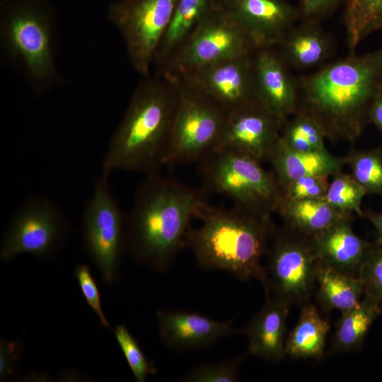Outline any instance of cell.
I'll list each match as a JSON object with an SVG mask.
<instances>
[{
  "mask_svg": "<svg viewBox=\"0 0 382 382\" xmlns=\"http://www.w3.org/2000/svg\"><path fill=\"white\" fill-rule=\"evenodd\" d=\"M296 79V112L313 118L326 138L354 143L370 123L371 106L382 88V47L349 52Z\"/></svg>",
  "mask_w": 382,
  "mask_h": 382,
  "instance_id": "6da1fadb",
  "label": "cell"
},
{
  "mask_svg": "<svg viewBox=\"0 0 382 382\" xmlns=\"http://www.w3.org/2000/svg\"><path fill=\"white\" fill-rule=\"evenodd\" d=\"M146 176L127 215L126 253L164 272L186 245L190 221L205 201L202 192L189 185L156 173Z\"/></svg>",
  "mask_w": 382,
  "mask_h": 382,
  "instance_id": "7a4b0ae2",
  "label": "cell"
},
{
  "mask_svg": "<svg viewBox=\"0 0 382 382\" xmlns=\"http://www.w3.org/2000/svg\"><path fill=\"white\" fill-rule=\"evenodd\" d=\"M178 103L174 81L145 78L135 88L102 162L101 173H156L165 166Z\"/></svg>",
  "mask_w": 382,
  "mask_h": 382,
  "instance_id": "3957f363",
  "label": "cell"
},
{
  "mask_svg": "<svg viewBox=\"0 0 382 382\" xmlns=\"http://www.w3.org/2000/svg\"><path fill=\"white\" fill-rule=\"evenodd\" d=\"M201 226L190 230L189 246L200 267L223 270L241 280L263 277L261 259L277 228L270 214L237 206L224 209L206 202L197 214Z\"/></svg>",
  "mask_w": 382,
  "mask_h": 382,
  "instance_id": "277c9868",
  "label": "cell"
},
{
  "mask_svg": "<svg viewBox=\"0 0 382 382\" xmlns=\"http://www.w3.org/2000/svg\"><path fill=\"white\" fill-rule=\"evenodd\" d=\"M0 46L37 94L66 83L57 65V18L48 0H1Z\"/></svg>",
  "mask_w": 382,
  "mask_h": 382,
  "instance_id": "5b68a950",
  "label": "cell"
},
{
  "mask_svg": "<svg viewBox=\"0 0 382 382\" xmlns=\"http://www.w3.org/2000/svg\"><path fill=\"white\" fill-rule=\"evenodd\" d=\"M201 163L205 186L212 192L248 211L277 213L282 191L272 171L265 170L261 162L242 153L219 149Z\"/></svg>",
  "mask_w": 382,
  "mask_h": 382,
  "instance_id": "8992f818",
  "label": "cell"
},
{
  "mask_svg": "<svg viewBox=\"0 0 382 382\" xmlns=\"http://www.w3.org/2000/svg\"><path fill=\"white\" fill-rule=\"evenodd\" d=\"M172 81L178 103L165 165L202 162L216 151L226 112L183 79Z\"/></svg>",
  "mask_w": 382,
  "mask_h": 382,
  "instance_id": "52a82bcc",
  "label": "cell"
},
{
  "mask_svg": "<svg viewBox=\"0 0 382 382\" xmlns=\"http://www.w3.org/2000/svg\"><path fill=\"white\" fill-rule=\"evenodd\" d=\"M272 239L260 281L266 296L290 306L304 304L317 282L320 257L314 238L284 226Z\"/></svg>",
  "mask_w": 382,
  "mask_h": 382,
  "instance_id": "ba28073f",
  "label": "cell"
},
{
  "mask_svg": "<svg viewBox=\"0 0 382 382\" xmlns=\"http://www.w3.org/2000/svg\"><path fill=\"white\" fill-rule=\"evenodd\" d=\"M110 176L100 174L83 207L81 233L83 248L108 284L116 282L126 253L127 215L113 195Z\"/></svg>",
  "mask_w": 382,
  "mask_h": 382,
  "instance_id": "9c48e42d",
  "label": "cell"
},
{
  "mask_svg": "<svg viewBox=\"0 0 382 382\" xmlns=\"http://www.w3.org/2000/svg\"><path fill=\"white\" fill-rule=\"evenodd\" d=\"M255 50L239 26L217 4L160 67L163 77L182 78L210 64Z\"/></svg>",
  "mask_w": 382,
  "mask_h": 382,
  "instance_id": "30bf717a",
  "label": "cell"
},
{
  "mask_svg": "<svg viewBox=\"0 0 382 382\" xmlns=\"http://www.w3.org/2000/svg\"><path fill=\"white\" fill-rule=\"evenodd\" d=\"M70 230L69 221L52 199L34 196L25 200L11 218L0 246L1 260L21 254L37 258L53 256L62 248Z\"/></svg>",
  "mask_w": 382,
  "mask_h": 382,
  "instance_id": "8fae6325",
  "label": "cell"
},
{
  "mask_svg": "<svg viewBox=\"0 0 382 382\" xmlns=\"http://www.w3.org/2000/svg\"><path fill=\"white\" fill-rule=\"evenodd\" d=\"M177 0H120L107 18L122 37L134 71L149 77L159 44L170 24Z\"/></svg>",
  "mask_w": 382,
  "mask_h": 382,
  "instance_id": "7c38bea8",
  "label": "cell"
},
{
  "mask_svg": "<svg viewBox=\"0 0 382 382\" xmlns=\"http://www.w3.org/2000/svg\"><path fill=\"white\" fill-rule=\"evenodd\" d=\"M284 120L257 100L248 103L226 112L216 151L229 149L261 163L268 161Z\"/></svg>",
  "mask_w": 382,
  "mask_h": 382,
  "instance_id": "4fadbf2b",
  "label": "cell"
},
{
  "mask_svg": "<svg viewBox=\"0 0 382 382\" xmlns=\"http://www.w3.org/2000/svg\"><path fill=\"white\" fill-rule=\"evenodd\" d=\"M255 49L277 47L299 21L296 6L287 0H216Z\"/></svg>",
  "mask_w": 382,
  "mask_h": 382,
  "instance_id": "5bb4252c",
  "label": "cell"
},
{
  "mask_svg": "<svg viewBox=\"0 0 382 382\" xmlns=\"http://www.w3.org/2000/svg\"><path fill=\"white\" fill-rule=\"evenodd\" d=\"M253 52L210 64L179 79L197 88L226 112H229L256 100Z\"/></svg>",
  "mask_w": 382,
  "mask_h": 382,
  "instance_id": "9a60e30c",
  "label": "cell"
},
{
  "mask_svg": "<svg viewBox=\"0 0 382 382\" xmlns=\"http://www.w3.org/2000/svg\"><path fill=\"white\" fill-rule=\"evenodd\" d=\"M255 98L286 120L296 111L297 79L274 47H260L252 53Z\"/></svg>",
  "mask_w": 382,
  "mask_h": 382,
  "instance_id": "2e32d148",
  "label": "cell"
},
{
  "mask_svg": "<svg viewBox=\"0 0 382 382\" xmlns=\"http://www.w3.org/2000/svg\"><path fill=\"white\" fill-rule=\"evenodd\" d=\"M158 332L168 347L190 349L207 347L234 332L231 322H219L186 311H158Z\"/></svg>",
  "mask_w": 382,
  "mask_h": 382,
  "instance_id": "e0dca14e",
  "label": "cell"
},
{
  "mask_svg": "<svg viewBox=\"0 0 382 382\" xmlns=\"http://www.w3.org/2000/svg\"><path fill=\"white\" fill-rule=\"evenodd\" d=\"M275 48L291 69L304 71L327 64L334 57L336 45L320 22L301 21Z\"/></svg>",
  "mask_w": 382,
  "mask_h": 382,
  "instance_id": "ac0fdd59",
  "label": "cell"
},
{
  "mask_svg": "<svg viewBox=\"0 0 382 382\" xmlns=\"http://www.w3.org/2000/svg\"><path fill=\"white\" fill-rule=\"evenodd\" d=\"M287 303L267 297L266 303L254 316L248 326L241 330L248 340V354L278 362L285 356Z\"/></svg>",
  "mask_w": 382,
  "mask_h": 382,
  "instance_id": "d6986e66",
  "label": "cell"
},
{
  "mask_svg": "<svg viewBox=\"0 0 382 382\" xmlns=\"http://www.w3.org/2000/svg\"><path fill=\"white\" fill-rule=\"evenodd\" d=\"M268 161L282 190L292 181L305 176L333 175L347 164L345 157L334 156L327 149L315 151L292 149L280 137L275 143Z\"/></svg>",
  "mask_w": 382,
  "mask_h": 382,
  "instance_id": "ffe728a7",
  "label": "cell"
},
{
  "mask_svg": "<svg viewBox=\"0 0 382 382\" xmlns=\"http://www.w3.org/2000/svg\"><path fill=\"white\" fill-rule=\"evenodd\" d=\"M353 217L342 219L314 238L320 259L337 272L359 277L366 251L371 244L353 231Z\"/></svg>",
  "mask_w": 382,
  "mask_h": 382,
  "instance_id": "44dd1931",
  "label": "cell"
},
{
  "mask_svg": "<svg viewBox=\"0 0 382 382\" xmlns=\"http://www.w3.org/2000/svg\"><path fill=\"white\" fill-rule=\"evenodd\" d=\"M277 213L284 226L311 238H316L336 222L352 214H343L323 198L287 200L282 199Z\"/></svg>",
  "mask_w": 382,
  "mask_h": 382,
  "instance_id": "7402d4cb",
  "label": "cell"
},
{
  "mask_svg": "<svg viewBox=\"0 0 382 382\" xmlns=\"http://www.w3.org/2000/svg\"><path fill=\"white\" fill-rule=\"evenodd\" d=\"M216 0H177L170 24L159 44L154 62L159 68L214 7Z\"/></svg>",
  "mask_w": 382,
  "mask_h": 382,
  "instance_id": "603a6c76",
  "label": "cell"
},
{
  "mask_svg": "<svg viewBox=\"0 0 382 382\" xmlns=\"http://www.w3.org/2000/svg\"><path fill=\"white\" fill-rule=\"evenodd\" d=\"M330 325L316 306H303L299 321L286 338L285 352L295 359H320Z\"/></svg>",
  "mask_w": 382,
  "mask_h": 382,
  "instance_id": "cb8c5ba5",
  "label": "cell"
},
{
  "mask_svg": "<svg viewBox=\"0 0 382 382\" xmlns=\"http://www.w3.org/2000/svg\"><path fill=\"white\" fill-rule=\"evenodd\" d=\"M319 284L318 300L326 310L337 309L342 313L357 306L364 294L359 277L337 272L320 259L317 270Z\"/></svg>",
  "mask_w": 382,
  "mask_h": 382,
  "instance_id": "d4e9b609",
  "label": "cell"
},
{
  "mask_svg": "<svg viewBox=\"0 0 382 382\" xmlns=\"http://www.w3.org/2000/svg\"><path fill=\"white\" fill-rule=\"evenodd\" d=\"M381 306L364 295L357 306L342 313L332 340L330 352H350L359 349L370 327L380 315Z\"/></svg>",
  "mask_w": 382,
  "mask_h": 382,
  "instance_id": "484cf974",
  "label": "cell"
},
{
  "mask_svg": "<svg viewBox=\"0 0 382 382\" xmlns=\"http://www.w3.org/2000/svg\"><path fill=\"white\" fill-rule=\"evenodd\" d=\"M342 21L349 52L370 35L382 30V0H345Z\"/></svg>",
  "mask_w": 382,
  "mask_h": 382,
  "instance_id": "4316f807",
  "label": "cell"
},
{
  "mask_svg": "<svg viewBox=\"0 0 382 382\" xmlns=\"http://www.w3.org/2000/svg\"><path fill=\"white\" fill-rule=\"evenodd\" d=\"M290 117L284 120L279 136L288 146L299 151L326 149L324 132L313 118L298 112Z\"/></svg>",
  "mask_w": 382,
  "mask_h": 382,
  "instance_id": "83f0119b",
  "label": "cell"
},
{
  "mask_svg": "<svg viewBox=\"0 0 382 382\" xmlns=\"http://www.w3.org/2000/svg\"><path fill=\"white\" fill-rule=\"evenodd\" d=\"M345 158L351 175L367 195H382V148L354 149Z\"/></svg>",
  "mask_w": 382,
  "mask_h": 382,
  "instance_id": "f1b7e54d",
  "label": "cell"
},
{
  "mask_svg": "<svg viewBox=\"0 0 382 382\" xmlns=\"http://www.w3.org/2000/svg\"><path fill=\"white\" fill-rule=\"evenodd\" d=\"M367 193L351 174L342 170L333 175L328 191L323 197L337 211L347 214L356 213L362 216V199Z\"/></svg>",
  "mask_w": 382,
  "mask_h": 382,
  "instance_id": "f546056e",
  "label": "cell"
},
{
  "mask_svg": "<svg viewBox=\"0 0 382 382\" xmlns=\"http://www.w3.org/2000/svg\"><path fill=\"white\" fill-rule=\"evenodd\" d=\"M114 334L137 381L144 382L148 376L156 374V368L125 325H117Z\"/></svg>",
  "mask_w": 382,
  "mask_h": 382,
  "instance_id": "4dcf8cb0",
  "label": "cell"
},
{
  "mask_svg": "<svg viewBox=\"0 0 382 382\" xmlns=\"http://www.w3.org/2000/svg\"><path fill=\"white\" fill-rule=\"evenodd\" d=\"M248 354L247 352L244 354L221 362L198 366L186 374L183 381L189 382L237 381L240 366Z\"/></svg>",
  "mask_w": 382,
  "mask_h": 382,
  "instance_id": "1f68e13d",
  "label": "cell"
},
{
  "mask_svg": "<svg viewBox=\"0 0 382 382\" xmlns=\"http://www.w3.org/2000/svg\"><path fill=\"white\" fill-rule=\"evenodd\" d=\"M359 277L365 296L382 303V243H371L361 265Z\"/></svg>",
  "mask_w": 382,
  "mask_h": 382,
  "instance_id": "d6a6232c",
  "label": "cell"
},
{
  "mask_svg": "<svg viewBox=\"0 0 382 382\" xmlns=\"http://www.w3.org/2000/svg\"><path fill=\"white\" fill-rule=\"evenodd\" d=\"M329 175H308L295 180L282 190V199L299 200L323 198L328 189Z\"/></svg>",
  "mask_w": 382,
  "mask_h": 382,
  "instance_id": "836d02e7",
  "label": "cell"
},
{
  "mask_svg": "<svg viewBox=\"0 0 382 382\" xmlns=\"http://www.w3.org/2000/svg\"><path fill=\"white\" fill-rule=\"evenodd\" d=\"M74 273L80 290L88 306L97 314L100 323L104 327L111 329V325L102 309L98 288L91 274L89 266L86 264L78 265L75 267Z\"/></svg>",
  "mask_w": 382,
  "mask_h": 382,
  "instance_id": "e575fe53",
  "label": "cell"
},
{
  "mask_svg": "<svg viewBox=\"0 0 382 382\" xmlns=\"http://www.w3.org/2000/svg\"><path fill=\"white\" fill-rule=\"evenodd\" d=\"M345 0H299L296 6L301 21L320 22Z\"/></svg>",
  "mask_w": 382,
  "mask_h": 382,
  "instance_id": "d590c367",
  "label": "cell"
},
{
  "mask_svg": "<svg viewBox=\"0 0 382 382\" xmlns=\"http://www.w3.org/2000/svg\"><path fill=\"white\" fill-rule=\"evenodd\" d=\"M20 358V345L14 341L1 340L0 342V379L13 375Z\"/></svg>",
  "mask_w": 382,
  "mask_h": 382,
  "instance_id": "8d00e7d4",
  "label": "cell"
},
{
  "mask_svg": "<svg viewBox=\"0 0 382 382\" xmlns=\"http://www.w3.org/2000/svg\"><path fill=\"white\" fill-rule=\"evenodd\" d=\"M370 122L382 134V88L377 94L370 110Z\"/></svg>",
  "mask_w": 382,
  "mask_h": 382,
  "instance_id": "74e56055",
  "label": "cell"
},
{
  "mask_svg": "<svg viewBox=\"0 0 382 382\" xmlns=\"http://www.w3.org/2000/svg\"><path fill=\"white\" fill-rule=\"evenodd\" d=\"M362 216L368 219L375 228L377 233L376 241L382 243V212H366Z\"/></svg>",
  "mask_w": 382,
  "mask_h": 382,
  "instance_id": "f35d334b",
  "label": "cell"
}]
</instances>
